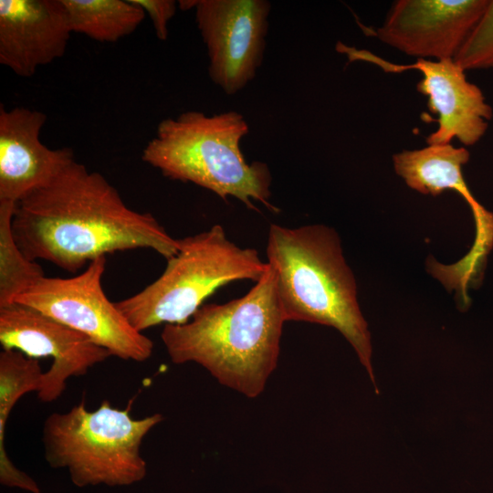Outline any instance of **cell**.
Here are the masks:
<instances>
[{
  "mask_svg": "<svg viewBox=\"0 0 493 493\" xmlns=\"http://www.w3.org/2000/svg\"><path fill=\"white\" fill-rule=\"evenodd\" d=\"M106 263V256H102L90 261L77 276H44L17 295L14 302L85 334L112 356L144 362L152 356L153 343L136 330L106 296L101 284Z\"/></svg>",
  "mask_w": 493,
  "mask_h": 493,
  "instance_id": "7",
  "label": "cell"
},
{
  "mask_svg": "<svg viewBox=\"0 0 493 493\" xmlns=\"http://www.w3.org/2000/svg\"><path fill=\"white\" fill-rule=\"evenodd\" d=\"M336 49L345 54L351 62L367 61L386 72L416 69L422 74L416 89L426 96L427 107L437 115L438 125L427 136V144H446L456 139L471 146L485 135L493 116L492 108L482 90L468 81L466 71L454 59H416L413 64L397 65L341 42Z\"/></svg>",
  "mask_w": 493,
  "mask_h": 493,
  "instance_id": "9",
  "label": "cell"
},
{
  "mask_svg": "<svg viewBox=\"0 0 493 493\" xmlns=\"http://www.w3.org/2000/svg\"><path fill=\"white\" fill-rule=\"evenodd\" d=\"M249 131L244 116L230 110L214 115L185 111L163 120L142 150V160L172 180L190 182L249 209L260 202L270 210L272 176L262 162L248 163L240 142Z\"/></svg>",
  "mask_w": 493,
  "mask_h": 493,
  "instance_id": "4",
  "label": "cell"
},
{
  "mask_svg": "<svg viewBox=\"0 0 493 493\" xmlns=\"http://www.w3.org/2000/svg\"><path fill=\"white\" fill-rule=\"evenodd\" d=\"M0 343L3 350L18 351L33 359H52L37 392L42 403L56 401L68 378L84 375L112 356L85 334L16 302L0 307Z\"/></svg>",
  "mask_w": 493,
  "mask_h": 493,
  "instance_id": "10",
  "label": "cell"
},
{
  "mask_svg": "<svg viewBox=\"0 0 493 493\" xmlns=\"http://www.w3.org/2000/svg\"><path fill=\"white\" fill-rule=\"evenodd\" d=\"M465 71L493 69V0L454 59Z\"/></svg>",
  "mask_w": 493,
  "mask_h": 493,
  "instance_id": "18",
  "label": "cell"
},
{
  "mask_svg": "<svg viewBox=\"0 0 493 493\" xmlns=\"http://www.w3.org/2000/svg\"><path fill=\"white\" fill-rule=\"evenodd\" d=\"M147 14L153 25L156 37L164 41L168 37V23L176 12L173 0H132Z\"/></svg>",
  "mask_w": 493,
  "mask_h": 493,
  "instance_id": "19",
  "label": "cell"
},
{
  "mask_svg": "<svg viewBox=\"0 0 493 493\" xmlns=\"http://www.w3.org/2000/svg\"><path fill=\"white\" fill-rule=\"evenodd\" d=\"M489 0H398L375 36L416 59H455Z\"/></svg>",
  "mask_w": 493,
  "mask_h": 493,
  "instance_id": "11",
  "label": "cell"
},
{
  "mask_svg": "<svg viewBox=\"0 0 493 493\" xmlns=\"http://www.w3.org/2000/svg\"><path fill=\"white\" fill-rule=\"evenodd\" d=\"M266 253L267 263L275 273L285 320L338 330L354 349L376 388L371 334L337 232L320 224L299 227L272 224Z\"/></svg>",
  "mask_w": 493,
  "mask_h": 493,
  "instance_id": "3",
  "label": "cell"
},
{
  "mask_svg": "<svg viewBox=\"0 0 493 493\" xmlns=\"http://www.w3.org/2000/svg\"><path fill=\"white\" fill-rule=\"evenodd\" d=\"M72 32L113 43L133 33L145 12L132 0H62Z\"/></svg>",
  "mask_w": 493,
  "mask_h": 493,
  "instance_id": "16",
  "label": "cell"
},
{
  "mask_svg": "<svg viewBox=\"0 0 493 493\" xmlns=\"http://www.w3.org/2000/svg\"><path fill=\"white\" fill-rule=\"evenodd\" d=\"M131 404L119 409L103 400L90 412L82 398L66 413H52L42 430L46 461L53 468L67 469L79 488L122 487L142 480L147 465L141 446L163 416L153 414L133 419Z\"/></svg>",
  "mask_w": 493,
  "mask_h": 493,
  "instance_id": "6",
  "label": "cell"
},
{
  "mask_svg": "<svg viewBox=\"0 0 493 493\" xmlns=\"http://www.w3.org/2000/svg\"><path fill=\"white\" fill-rule=\"evenodd\" d=\"M12 231L26 258L71 273L116 251L148 248L168 260L179 246L152 214L130 208L101 173L75 160L16 203Z\"/></svg>",
  "mask_w": 493,
  "mask_h": 493,
  "instance_id": "1",
  "label": "cell"
},
{
  "mask_svg": "<svg viewBox=\"0 0 493 493\" xmlns=\"http://www.w3.org/2000/svg\"><path fill=\"white\" fill-rule=\"evenodd\" d=\"M47 115L26 107H0V201L16 204L48 184L75 160L70 148L40 141Z\"/></svg>",
  "mask_w": 493,
  "mask_h": 493,
  "instance_id": "13",
  "label": "cell"
},
{
  "mask_svg": "<svg viewBox=\"0 0 493 493\" xmlns=\"http://www.w3.org/2000/svg\"><path fill=\"white\" fill-rule=\"evenodd\" d=\"M206 47L208 74L225 93L243 89L262 64L271 5L267 0H186Z\"/></svg>",
  "mask_w": 493,
  "mask_h": 493,
  "instance_id": "8",
  "label": "cell"
},
{
  "mask_svg": "<svg viewBox=\"0 0 493 493\" xmlns=\"http://www.w3.org/2000/svg\"><path fill=\"white\" fill-rule=\"evenodd\" d=\"M470 153L452 143L427 144L416 150H404L393 155L395 173L413 190L423 194L439 195L446 190L458 193L471 207L473 216L485 210L470 192L462 173Z\"/></svg>",
  "mask_w": 493,
  "mask_h": 493,
  "instance_id": "14",
  "label": "cell"
},
{
  "mask_svg": "<svg viewBox=\"0 0 493 493\" xmlns=\"http://www.w3.org/2000/svg\"><path fill=\"white\" fill-rule=\"evenodd\" d=\"M15 203L0 201V307L14 302L15 298L40 278L44 271L19 248L13 231Z\"/></svg>",
  "mask_w": 493,
  "mask_h": 493,
  "instance_id": "17",
  "label": "cell"
},
{
  "mask_svg": "<svg viewBox=\"0 0 493 493\" xmlns=\"http://www.w3.org/2000/svg\"><path fill=\"white\" fill-rule=\"evenodd\" d=\"M42 372L37 359L15 350L0 353V482L31 493H41L39 487L27 474L11 461L5 449V425L16 403L26 393L37 392L42 383Z\"/></svg>",
  "mask_w": 493,
  "mask_h": 493,
  "instance_id": "15",
  "label": "cell"
},
{
  "mask_svg": "<svg viewBox=\"0 0 493 493\" xmlns=\"http://www.w3.org/2000/svg\"><path fill=\"white\" fill-rule=\"evenodd\" d=\"M178 245L157 279L115 302L140 332L163 323H185L220 287L236 280L257 282L267 269L256 249L232 242L220 225L178 238Z\"/></svg>",
  "mask_w": 493,
  "mask_h": 493,
  "instance_id": "5",
  "label": "cell"
},
{
  "mask_svg": "<svg viewBox=\"0 0 493 493\" xmlns=\"http://www.w3.org/2000/svg\"><path fill=\"white\" fill-rule=\"evenodd\" d=\"M71 33L62 0H0V64L19 77L63 57Z\"/></svg>",
  "mask_w": 493,
  "mask_h": 493,
  "instance_id": "12",
  "label": "cell"
},
{
  "mask_svg": "<svg viewBox=\"0 0 493 493\" xmlns=\"http://www.w3.org/2000/svg\"><path fill=\"white\" fill-rule=\"evenodd\" d=\"M286 322L272 267L241 298L205 304L161 339L175 364L195 362L222 385L258 396L277 367Z\"/></svg>",
  "mask_w": 493,
  "mask_h": 493,
  "instance_id": "2",
  "label": "cell"
}]
</instances>
